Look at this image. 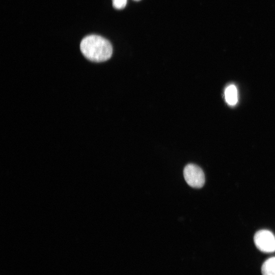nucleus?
<instances>
[{
  "label": "nucleus",
  "mask_w": 275,
  "mask_h": 275,
  "mask_svg": "<svg viewBox=\"0 0 275 275\" xmlns=\"http://www.w3.org/2000/svg\"><path fill=\"white\" fill-rule=\"evenodd\" d=\"M82 54L89 60L102 62L108 60L113 53L111 43L105 38L97 35L84 37L80 44Z\"/></svg>",
  "instance_id": "1"
},
{
  "label": "nucleus",
  "mask_w": 275,
  "mask_h": 275,
  "mask_svg": "<svg viewBox=\"0 0 275 275\" xmlns=\"http://www.w3.org/2000/svg\"><path fill=\"white\" fill-rule=\"evenodd\" d=\"M183 175L186 183L193 188H200L204 185V173L202 169L196 164H187L184 169Z\"/></svg>",
  "instance_id": "2"
},
{
  "label": "nucleus",
  "mask_w": 275,
  "mask_h": 275,
  "mask_svg": "<svg viewBox=\"0 0 275 275\" xmlns=\"http://www.w3.org/2000/svg\"><path fill=\"white\" fill-rule=\"evenodd\" d=\"M255 245L260 251L269 253L275 252V236L267 230H259L254 237Z\"/></svg>",
  "instance_id": "3"
},
{
  "label": "nucleus",
  "mask_w": 275,
  "mask_h": 275,
  "mask_svg": "<svg viewBox=\"0 0 275 275\" xmlns=\"http://www.w3.org/2000/svg\"><path fill=\"white\" fill-rule=\"evenodd\" d=\"M225 98L226 102L230 105H234L237 103V90L234 85H230L226 88L225 91Z\"/></svg>",
  "instance_id": "4"
},
{
  "label": "nucleus",
  "mask_w": 275,
  "mask_h": 275,
  "mask_svg": "<svg viewBox=\"0 0 275 275\" xmlns=\"http://www.w3.org/2000/svg\"><path fill=\"white\" fill-rule=\"evenodd\" d=\"M262 275H275V257L268 258L261 267Z\"/></svg>",
  "instance_id": "5"
},
{
  "label": "nucleus",
  "mask_w": 275,
  "mask_h": 275,
  "mask_svg": "<svg viewBox=\"0 0 275 275\" xmlns=\"http://www.w3.org/2000/svg\"><path fill=\"white\" fill-rule=\"evenodd\" d=\"M127 1V0H112L113 6L116 9H122L126 6Z\"/></svg>",
  "instance_id": "6"
},
{
  "label": "nucleus",
  "mask_w": 275,
  "mask_h": 275,
  "mask_svg": "<svg viewBox=\"0 0 275 275\" xmlns=\"http://www.w3.org/2000/svg\"><path fill=\"white\" fill-rule=\"evenodd\" d=\"M134 1H140V0H134Z\"/></svg>",
  "instance_id": "7"
}]
</instances>
